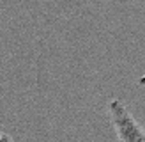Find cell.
<instances>
[{
  "instance_id": "obj_1",
  "label": "cell",
  "mask_w": 145,
  "mask_h": 142,
  "mask_svg": "<svg viewBox=\"0 0 145 142\" xmlns=\"http://www.w3.org/2000/svg\"><path fill=\"white\" fill-rule=\"evenodd\" d=\"M108 114L119 142H145V128L135 119L124 103L112 99L108 105Z\"/></svg>"
},
{
  "instance_id": "obj_2",
  "label": "cell",
  "mask_w": 145,
  "mask_h": 142,
  "mask_svg": "<svg viewBox=\"0 0 145 142\" xmlns=\"http://www.w3.org/2000/svg\"><path fill=\"white\" fill-rule=\"evenodd\" d=\"M0 142H12V139H11V135L0 131Z\"/></svg>"
}]
</instances>
